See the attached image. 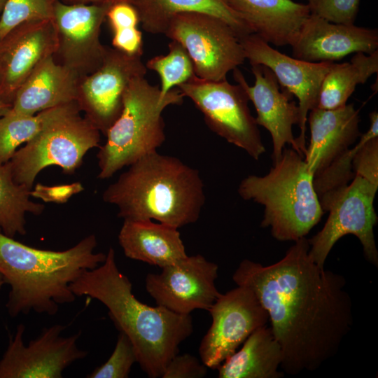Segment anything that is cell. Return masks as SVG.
<instances>
[{"label":"cell","mask_w":378,"mask_h":378,"mask_svg":"<svg viewBox=\"0 0 378 378\" xmlns=\"http://www.w3.org/2000/svg\"><path fill=\"white\" fill-rule=\"evenodd\" d=\"M207 367L196 357L176 354L167 364L162 378H202L206 375Z\"/></svg>","instance_id":"obj_34"},{"label":"cell","mask_w":378,"mask_h":378,"mask_svg":"<svg viewBox=\"0 0 378 378\" xmlns=\"http://www.w3.org/2000/svg\"><path fill=\"white\" fill-rule=\"evenodd\" d=\"M118 241L126 257L161 268L188 256L178 228L151 220H124Z\"/></svg>","instance_id":"obj_23"},{"label":"cell","mask_w":378,"mask_h":378,"mask_svg":"<svg viewBox=\"0 0 378 378\" xmlns=\"http://www.w3.org/2000/svg\"><path fill=\"white\" fill-rule=\"evenodd\" d=\"M84 189L79 182L56 186H46L37 183L31 196L40 198L46 202L64 203L74 195Z\"/></svg>","instance_id":"obj_35"},{"label":"cell","mask_w":378,"mask_h":378,"mask_svg":"<svg viewBox=\"0 0 378 378\" xmlns=\"http://www.w3.org/2000/svg\"><path fill=\"white\" fill-rule=\"evenodd\" d=\"M31 190L14 181L9 162L0 164V229L6 236L25 235L26 213L38 216L44 211L43 204L29 200Z\"/></svg>","instance_id":"obj_27"},{"label":"cell","mask_w":378,"mask_h":378,"mask_svg":"<svg viewBox=\"0 0 378 378\" xmlns=\"http://www.w3.org/2000/svg\"><path fill=\"white\" fill-rule=\"evenodd\" d=\"M164 34L187 50L195 75L209 81L226 80L227 74L246 60L239 38L223 20L205 13L174 15Z\"/></svg>","instance_id":"obj_10"},{"label":"cell","mask_w":378,"mask_h":378,"mask_svg":"<svg viewBox=\"0 0 378 378\" xmlns=\"http://www.w3.org/2000/svg\"><path fill=\"white\" fill-rule=\"evenodd\" d=\"M136 356L130 338L120 331L115 349L102 365L87 376L88 378H127Z\"/></svg>","instance_id":"obj_32"},{"label":"cell","mask_w":378,"mask_h":378,"mask_svg":"<svg viewBox=\"0 0 378 378\" xmlns=\"http://www.w3.org/2000/svg\"><path fill=\"white\" fill-rule=\"evenodd\" d=\"M212 323L201 341V361L217 369L256 329L266 326L269 316L248 287L237 286L216 300L209 309Z\"/></svg>","instance_id":"obj_11"},{"label":"cell","mask_w":378,"mask_h":378,"mask_svg":"<svg viewBox=\"0 0 378 378\" xmlns=\"http://www.w3.org/2000/svg\"><path fill=\"white\" fill-rule=\"evenodd\" d=\"M227 5L268 43L291 46L310 15L307 4L293 0H225Z\"/></svg>","instance_id":"obj_22"},{"label":"cell","mask_w":378,"mask_h":378,"mask_svg":"<svg viewBox=\"0 0 378 378\" xmlns=\"http://www.w3.org/2000/svg\"><path fill=\"white\" fill-rule=\"evenodd\" d=\"M169 52L149 59L147 69L155 71L160 78L161 97L175 87L186 82L194 75L192 62L185 48L178 41L172 40L168 44Z\"/></svg>","instance_id":"obj_28"},{"label":"cell","mask_w":378,"mask_h":378,"mask_svg":"<svg viewBox=\"0 0 378 378\" xmlns=\"http://www.w3.org/2000/svg\"><path fill=\"white\" fill-rule=\"evenodd\" d=\"M80 112L76 102L49 109L41 130L9 161L16 183L31 190L38 173L52 165L74 174L86 153L99 146L101 132Z\"/></svg>","instance_id":"obj_7"},{"label":"cell","mask_w":378,"mask_h":378,"mask_svg":"<svg viewBox=\"0 0 378 378\" xmlns=\"http://www.w3.org/2000/svg\"><path fill=\"white\" fill-rule=\"evenodd\" d=\"M79 80L50 55L36 66L18 89L9 112L34 115L59 105L76 102Z\"/></svg>","instance_id":"obj_21"},{"label":"cell","mask_w":378,"mask_h":378,"mask_svg":"<svg viewBox=\"0 0 378 378\" xmlns=\"http://www.w3.org/2000/svg\"><path fill=\"white\" fill-rule=\"evenodd\" d=\"M239 196L264 206L260 225L270 227L278 241L304 237L324 213L314 186V175L304 157L293 148H284L268 174L249 175L238 187Z\"/></svg>","instance_id":"obj_5"},{"label":"cell","mask_w":378,"mask_h":378,"mask_svg":"<svg viewBox=\"0 0 378 378\" xmlns=\"http://www.w3.org/2000/svg\"><path fill=\"white\" fill-rule=\"evenodd\" d=\"M64 3L75 4H98L112 6L119 3H127L134 5L137 0H59Z\"/></svg>","instance_id":"obj_36"},{"label":"cell","mask_w":378,"mask_h":378,"mask_svg":"<svg viewBox=\"0 0 378 378\" xmlns=\"http://www.w3.org/2000/svg\"><path fill=\"white\" fill-rule=\"evenodd\" d=\"M202 112L207 127L228 143L258 160L265 152L258 125L248 107V98L239 85L227 79L209 81L195 75L177 87Z\"/></svg>","instance_id":"obj_9"},{"label":"cell","mask_w":378,"mask_h":378,"mask_svg":"<svg viewBox=\"0 0 378 378\" xmlns=\"http://www.w3.org/2000/svg\"><path fill=\"white\" fill-rule=\"evenodd\" d=\"M4 284H5V282L4 281L2 276L0 274V289Z\"/></svg>","instance_id":"obj_39"},{"label":"cell","mask_w":378,"mask_h":378,"mask_svg":"<svg viewBox=\"0 0 378 378\" xmlns=\"http://www.w3.org/2000/svg\"><path fill=\"white\" fill-rule=\"evenodd\" d=\"M304 237L270 265L244 259L232 275L248 287L267 311L281 346V369L290 375L314 371L338 352L353 325L346 279L318 266Z\"/></svg>","instance_id":"obj_1"},{"label":"cell","mask_w":378,"mask_h":378,"mask_svg":"<svg viewBox=\"0 0 378 378\" xmlns=\"http://www.w3.org/2000/svg\"><path fill=\"white\" fill-rule=\"evenodd\" d=\"M94 234L61 251L36 248L4 234L0 229V274L10 286L6 304L15 317L30 311L53 316L60 304L73 302L76 296L70 285L86 270L102 264L106 257L94 253Z\"/></svg>","instance_id":"obj_3"},{"label":"cell","mask_w":378,"mask_h":378,"mask_svg":"<svg viewBox=\"0 0 378 378\" xmlns=\"http://www.w3.org/2000/svg\"><path fill=\"white\" fill-rule=\"evenodd\" d=\"M378 184L355 174L346 186L319 197L323 211L329 215L323 228L308 239L309 255L318 266L324 267L329 253L341 237L353 234L360 241L365 259L378 267L374 234L378 220L374 208Z\"/></svg>","instance_id":"obj_8"},{"label":"cell","mask_w":378,"mask_h":378,"mask_svg":"<svg viewBox=\"0 0 378 378\" xmlns=\"http://www.w3.org/2000/svg\"><path fill=\"white\" fill-rule=\"evenodd\" d=\"M7 0H0V14L2 12L4 7Z\"/></svg>","instance_id":"obj_38"},{"label":"cell","mask_w":378,"mask_h":378,"mask_svg":"<svg viewBox=\"0 0 378 378\" xmlns=\"http://www.w3.org/2000/svg\"><path fill=\"white\" fill-rule=\"evenodd\" d=\"M239 41L251 65L269 68L281 88L298 98L300 133L296 141L304 157L307 115L316 108L322 82L335 62H311L288 56L272 48L255 34L243 36Z\"/></svg>","instance_id":"obj_15"},{"label":"cell","mask_w":378,"mask_h":378,"mask_svg":"<svg viewBox=\"0 0 378 378\" xmlns=\"http://www.w3.org/2000/svg\"><path fill=\"white\" fill-rule=\"evenodd\" d=\"M57 38L52 20L20 24L0 39V97L12 106L18 89L36 66L53 55Z\"/></svg>","instance_id":"obj_18"},{"label":"cell","mask_w":378,"mask_h":378,"mask_svg":"<svg viewBox=\"0 0 378 378\" xmlns=\"http://www.w3.org/2000/svg\"><path fill=\"white\" fill-rule=\"evenodd\" d=\"M133 6L138 12L143 29L153 34H164L174 15L188 12L205 13L223 20L239 38L253 34L225 0H137Z\"/></svg>","instance_id":"obj_25"},{"label":"cell","mask_w":378,"mask_h":378,"mask_svg":"<svg viewBox=\"0 0 378 378\" xmlns=\"http://www.w3.org/2000/svg\"><path fill=\"white\" fill-rule=\"evenodd\" d=\"M146 72L141 56L107 46L102 65L79 80L76 103L84 117L106 135L121 113L129 83Z\"/></svg>","instance_id":"obj_13"},{"label":"cell","mask_w":378,"mask_h":378,"mask_svg":"<svg viewBox=\"0 0 378 378\" xmlns=\"http://www.w3.org/2000/svg\"><path fill=\"white\" fill-rule=\"evenodd\" d=\"M162 269L148 274L145 281L157 305L188 315L195 309L209 311L221 295L215 284L218 266L202 255L186 256Z\"/></svg>","instance_id":"obj_16"},{"label":"cell","mask_w":378,"mask_h":378,"mask_svg":"<svg viewBox=\"0 0 378 378\" xmlns=\"http://www.w3.org/2000/svg\"><path fill=\"white\" fill-rule=\"evenodd\" d=\"M360 0H307L311 14L345 24H354Z\"/></svg>","instance_id":"obj_33"},{"label":"cell","mask_w":378,"mask_h":378,"mask_svg":"<svg viewBox=\"0 0 378 378\" xmlns=\"http://www.w3.org/2000/svg\"><path fill=\"white\" fill-rule=\"evenodd\" d=\"M290 46L296 59L334 62L351 53L378 50V30L335 23L310 14Z\"/></svg>","instance_id":"obj_19"},{"label":"cell","mask_w":378,"mask_h":378,"mask_svg":"<svg viewBox=\"0 0 378 378\" xmlns=\"http://www.w3.org/2000/svg\"><path fill=\"white\" fill-rule=\"evenodd\" d=\"M49 109L34 115H18L8 111L0 117V164L9 162L17 148L41 130Z\"/></svg>","instance_id":"obj_29"},{"label":"cell","mask_w":378,"mask_h":378,"mask_svg":"<svg viewBox=\"0 0 378 378\" xmlns=\"http://www.w3.org/2000/svg\"><path fill=\"white\" fill-rule=\"evenodd\" d=\"M378 72V50L356 52L350 62L334 63L320 89L316 108L334 109L346 104L358 84L365 83Z\"/></svg>","instance_id":"obj_26"},{"label":"cell","mask_w":378,"mask_h":378,"mask_svg":"<svg viewBox=\"0 0 378 378\" xmlns=\"http://www.w3.org/2000/svg\"><path fill=\"white\" fill-rule=\"evenodd\" d=\"M65 328L61 324L44 328L26 346L22 340L25 328L19 324L0 360V378L62 377L65 368L88 355L77 346L80 332L62 337Z\"/></svg>","instance_id":"obj_14"},{"label":"cell","mask_w":378,"mask_h":378,"mask_svg":"<svg viewBox=\"0 0 378 378\" xmlns=\"http://www.w3.org/2000/svg\"><path fill=\"white\" fill-rule=\"evenodd\" d=\"M359 113L354 104L334 109L314 108L309 112L310 140L304 160L314 177L360 136Z\"/></svg>","instance_id":"obj_20"},{"label":"cell","mask_w":378,"mask_h":378,"mask_svg":"<svg viewBox=\"0 0 378 378\" xmlns=\"http://www.w3.org/2000/svg\"><path fill=\"white\" fill-rule=\"evenodd\" d=\"M251 66L255 77L253 86L248 84L239 68L232 71L233 78L252 102L257 113V125L265 127L271 135L272 160L280 158L286 144L303 155L293 132V125H299L300 121L298 105L293 100V95L279 88L276 76L269 68L259 64Z\"/></svg>","instance_id":"obj_17"},{"label":"cell","mask_w":378,"mask_h":378,"mask_svg":"<svg viewBox=\"0 0 378 378\" xmlns=\"http://www.w3.org/2000/svg\"><path fill=\"white\" fill-rule=\"evenodd\" d=\"M70 289L76 297L96 299L106 307L115 326L132 343L136 362L150 378L162 377L181 343L192 332L190 314L150 307L135 298L132 283L118 268L112 247L105 261L86 270Z\"/></svg>","instance_id":"obj_2"},{"label":"cell","mask_w":378,"mask_h":378,"mask_svg":"<svg viewBox=\"0 0 378 378\" xmlns=\"http://www.w3.org/2000/svg\"><path fill=\"white\" fill-rule=\"evenodd\" d=\"M110 6L55 3L52 21L57 43L53 58L80 78L96 71L104 59L107 46L101 43L100 33Z\"/></svg>","instance_id":"obj_12"},{"label":"cell","mask_w":378,"mask_h":378,"mask_svg":"<svg viewBox=\"0 0 378 378\" xmlns=\"http://www.w3.org/2000/svg\"><path fill=\"white\" fill-rule=\"evenodd\" d=\"M102 198L124 220H155L178 229L198 220L206 200L199 171L157 150L130 164Z\"/></svg>","instance_id":"obj_4"},{"label":"cell","mask_w":378,"mask_h":378,"mask_svg":"<svg viewBox=\"0 0 378 378\" xmlns=\"http://www.w3.org/2000/svg\"><path fill=\"white\" fill-rule=\"evenodd\" d=\"M57 0H7L0 14V39L21 24L52 20Z\"/></svg>","instance_id":"obj_31"},{"label":"cell","mask_w":378,"mask_h":378,"mask_svg":"<svg viewBox=\"0 0 378 378\" xmlns=\"http://www.w3.org/2000/svg\"><path fill=\"white\" fill-rule=\"evenodd\" d=\"M11 108V106L4 103L0 97V117L6 114Z\"/></svg>","instance_id":"obj_37"},{"label":"cell","mask_w":378,"mask_h":378,"mask_svg":"<svg viewBox=\"0 0 378 378\" xmlns=\"http://www.w3.org/2000/svg\"><path fill=\"white\" fill-rule=\"evenodd\" d=\"M106 18L113 31L112 46L130 55L142 56V33L137 28L140 22L136 8L130 4L119 3L111 6Z\"/></svg>","instance_id":"obj_30"},{"label":"cell","mask_w":378,"mask_h":378,"mask_svg":"<svg viewBox=\"0 0 378 378\" xmlns=\"http://www.w3.org/2000/svg\"><path fill=\"white\" fill-rule=\"evenodd\" d=\"M184 96L174 88L164 97L158 85L145 76L134 78L123 94L120 115L106 134L105 144L97 154L98 178L107 179L125 166L156 151L166 139L162 112L171 105H181Z\"/></svg>","instance_id":"obj_6"},{"label":"cell","mask_w":378,"mask_h":378,"mask_svg":"<svg viewBox=\"0 0 378 378\" xmlns=\"http://www.w3.org/2000/svg\"><path fill=\"white\" fill-rule=\"evenodd\" d=\"M282 351L271 327L256 329L240 350L228 357L217 369L219 378H281L279 371Z\"/></svg>","instance_id":"obj_24"}]
</instances>
